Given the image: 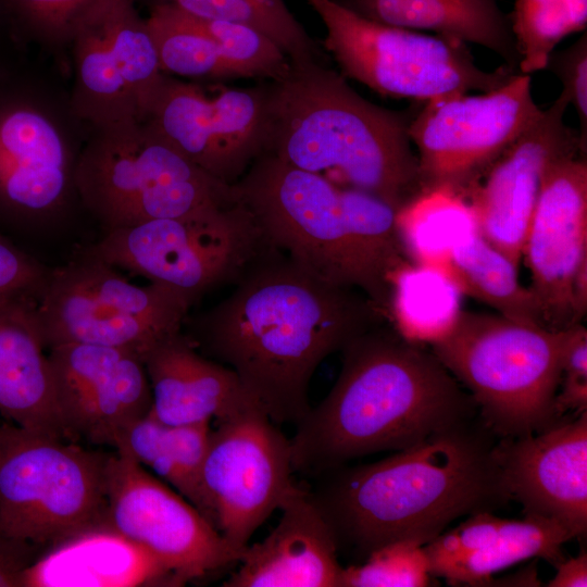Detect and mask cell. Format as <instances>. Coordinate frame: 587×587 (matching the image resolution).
Segmentation results:
<instances>
[{
    "label": "cell",
    "instance_id": "30bf717a",
    "mask_svg": "<svg viewBox=\"0 0 587 587\" xmlns=\"http://www.w3.org/2000/svg\"><path fill=\"white\" fill-rule=\"evenodd\" d=\"M271 248L253 214L239 201L191 216L104 232L86 250L176 291L192 307L210 291L233 285Z\"/></svg>",
    "mask_w": 587,
    "mask_h": 587
},
{
    "label": "cell",
    "instance_id": "52a82bcc",
    "mask_svg": "<svg viewBox=\"0 0 587 587\" xmlns=\"http://www.w3.org/2000/svg\"><path fill=\"white\" fill-rule=\"evenodd\" d=\"M562 341V330L462 310L429 346L471 395L487 427L498 438H519L560 422L553 402Z\"/></svg>",
    "mask_w": 587,
    "mask_h": 587
},
{
    "label": "cell",
    "instance_id": "f546056e",
    "mask_svg": "<svg viewBox=\"0 0 587 587\" xmlns=\"http://www.w3.org/2000/svg\"><path fill=\"white\" fill-rule=\"evenodd\" d=\"M396 221L414 264L446 265L451 251L479 232L469 200L442 187L423 189L397 211Z\"/></svg>",
    "mask_w": 587,
    "mask_h": 587
},
{
    "label": "cell",
    "instance_id": "603a6c76",
    "mask_svg": "<svg viewBox=\"0 0 587 587\" xmlns=\"http://www.w3.org/2000/svg\"><path fill=\"white\" fill-rule=\"evenodd\" d=\"M142 361L152 394L149 413L164 424H217L261 410L235 372L201 354L183 330L152 346Z\"/></svg>",
    "mask_w": 587,
    "mask_h": 587
},
{
    "label": "cell",
    "instance_id": "5b68a950",
    "mask_svg": "<svg viewBox=\"0 0 587 587\" xmlns=\"http://www.w3.org/2000/svg\"><path fill=\"white\" fill-rule=\"evenodd\" d=\"M233 185L272 247L322 280L362 292L388 316L392 277L410 262L397 209L270 153Z\"/></svg>",
    "mask_w": 587,
    "mask_h": 587
},
{
    "label": "cell",
    "instance_id": "ffe728a7",
    "mask_svg": "<svg viewBox=\"0 0 587 587\" xmlns=\"http://www.w3.org/2000/svg\"><path fill=\"white\" fill-rule=\"evenodd\" d=\"M502 483L524 514L554 520L574 536L587 530V411L542 432L499 438Z\"/></svg>",
    "mask_w": 587,
    "mask_h": 587
},
{
    "label": "cell",
    "instance_id": "ac0fdd59",
    "mask_svg": "<svg viewBox=\"0 0 587 587\" xmlns=\"http://www.w3.org/2000/svg\"><path fill=\"white\" fill-rule=\"evenodd\" d=\"M569 105L561 92L464 193L482 236L517 267L549 171L564 158L586 154L578 130L564 122Z\"/></svg>",
    "mask_w": 587,
    "mask_h": 587
},
{
    "label": "cell",
    "instance_id": "60d3db41",
    "mask_svg": "<svg viewBox=\"0 0 587 587\" xmlns=\"http://www.w3.org/2000/svg\"><path fill=\"white\" fill-rule=\"evenodd\" d=\"M562 84V93L573 105L579 121V139L583 150L587 148V34L571 46L554 50L546 64Z\"/></svg>",
    "mask_w": 587,
    "mask_h": 587
},
{
    "label": "cell",
    "instance_id": "ab89813d",
    "mask_svg": "<svg viewBox=\"0 0 587 587\" xmlns=\"http://www.w3.org/2000/svg\"><path fill=\"white\" fill-rule=\"evenodd\" d=\"M51 270L0 236V301L29 299L38 302Z\"/></svg>",
    "mask_w": 587,
    "mask_h": 587
},
{
    "label": "cell",
    "instance_id": "8d00e7d4",
    "mask_svg": "<svg viewBox=\"0 0 587 587\" xmlns=\"http://www.w3.org/2000/svg\"><path fill=\"white\" fill-rule=\"evenodd\" d=\"M432 578L424 545L400 539L373 550L361 563L344 567L340 587H425Z\"/></svg>",
    "mask_w": 587,
    "mask_h": 587
},
{
    "label": "cell",
    "instance_id": "9c48e42d",
    "mask_svg": "<svg viewBox=\"0 0 587 587\" xmlns=\"http://www.w3.org/2000/svg\"><path fill=\"white\" fill-rule=\"evenodd\" d=\"M107 453L0 425V528L42 547L105 523Z\"/></svg>",
    "mask_w": 587,
    "mask_h": 587
},
{
    "label": "cell",
    "instance_id": "8992f818",
    "mask_svg": "<svg viewBox=\"0 0 587 587\" xmlns=\"http://www.w3.org/2000/svg\"><path fill=\"white\" fill-rule=\"evenodd\" d=\"M96 128L77 157L75 185L103 233L239 202L234 185L191 162L146 123L130 118Z\"/></svg>",
    "mask_w": 587,
    "mask_h": 587
},
{
    "label": "cell",
    "instance_id": "8fae6325",
    "mask_svg": "<svg viewBox=\"0 0 587 587\" xmlns=\"http://www.w3.org/2000/svg\"><path fill=\"white\" fill-rule=\"evenodd\" d=\"M191 304L176 291L128 282L86 249L51 270L36 305L46 349L87 344L143 354L183 330Z\"/></svg>",
    "mask_w": 587,
    "mask_h": 587
},
{
    "label": "cell",
    "instance_id": "4dcf8cb0",
    "mask_svg": "<svg viewBox=\"0 0 587 587\" xmlns=\"http://www.w3.org/2000/svg\"><path fill=\"white\" fill-rule=\"evenodd\" d=\"M446 266L464 295L504 317L545 327L535 296L519 282V267L479 232L451 251Z\"/></svg>",
    "mask_w": 587,
    "mask_h": 587
},
{
    "label": "cell",
    "instance_id": "3957f363",
    "mask_svg": "<svg viewBox=\"0 0 587 587\" xmlns=\"http://www.w3.org/2000/svg\"><path fill=\"white\" fill-rule=\"evenodd\" d=\"M341 353L334 386L289 438L295 473L314 479L353 459L407 449L479 415L471 395L437 357L394 327L375 325Z\"/></svg>",
    "mask_w": 587,
    "mask_h": 587
},
{
    "label": "cell",
    "instance_id": "4fadbf2b",
    "mask_svg": "<svg viewBox=\"0 0 587 587\" xmlns=\"http://www.w3.org/2000/svg\"><path fill=\"white\" fill-rule=\"evenodd\" d=\"M201 469L214 527L242 552L298 485L289 438L261 410L217 423Z\"/></svg>",
    "mask_w": 587,
    "mask_h": 587
},
{
    "label": "cell",
    "instance_id": "d6986e66",
    "mask_svg": "<svg viewBox=\"0 0 587 587\" xmlns=\"http://www.w3.org/2000/svg\"><path fill=\"white\" fill-rule=\"evenodd\" d=\"M54 397L66 439L112 444L151 410L146 367L135 351L87 344L48 349Z\"/></svg>",
    "mask_w": 587,
    "mask_h": 587
},
{
    "label": "cell",
    "instance_id": "d4e9b609",
    "mask_svg": "<svg viewBox=\"0 0 587 587\" xmlns=\"http://www.w3.org/2000/svg\"><path fill=\"white\" fill-rule=\"evenodd\" d=\"M37 301H0V413L15 425L64 438Z\"/></svg>",
    "mask_w": 587,
    "mask_h": 587
},
{
    "label": "cell",
    "instance_id": "7c38bea8",
    "mask_svg": "<svg viewBox=\"0 0 587 587\" xmlns=\"http://www.w3.org/2000/svg\"><path fill=\"white\" fill-rule=\"evenodd\" d=\"M541 112L532 96L530 75L520 72L483 95L423 103L408 130L417 149L423 189L442 187L464 196Z\"/></svg>",
    "mask_w": 587,
    "mask_h": 587
},
{
    "label": "cell",
    "instance_id": "6da1fadb",
    "mask_svg": "<svg viewBox=\"0 0 587 587\" xmlns=\"http://www.w3.org/2000/svg\"><path fill=\"white\" fill-rule=\"evenodd\" d=\"M386 317L362 292L314 276L274 247L225 298L185 321L195 348L233 370L276 424L310 410L321 363Z\"/></svg>",
    "mask_w": 587,
    "mask_h": 587
},
{
    "label": "cell",
    "instance_id": "d590c367",
    "mask_svg": "<svg viewBox=\"0 0 587 587\" xmlns=\"http://www.w3.org/2000/svg\"><path fill=\"white\" fill-rule=\"evenodd\" d=\"M191 17L212 38L223 58L241 78L273 80L288 72L289 58L260 30L237 22Z\"/></svg>",
    "mask_w": 587,
    "mask_h": 587
},
{
    "label": "cell",
    "instance_id": "2e32d148",
    "mask_svg": "<svg viewBox=\"0 0 587 587\" xmlns=\"http://www.w3.org/2000/svg\"><path fill=\"white\" fill-rule=\"evenodd\" d=\"M146 123L191 162L229 185L265 152L263 80L251 87H220L214 96L166 75Z\"/></svg>",
    "mask_w": 587,
    "mask_h": 587
},
{
    "label": "cell",
    "instance_id": "f1b7e54d",
    "mask_svg": "<svg viewBox=\"0 0 587 587\" xmlns=\"http://www.w3.org/2000/svg\"><path fill=\"white\" fill-rule=\"evenodd\" d=\"M100 3L101 0L79 22L72 37L77 73L76 109L95 126L138 120L116 67Z\"/></svg>",
    "mask_w": 587,
    "mask_h": 587
},
{
    "label": "cell",
    "instance_id": "83f0119b",
    "mask_svg": "<svg viewBox=\"0 0 587 587\" xmlns=\"http://www.w3.org/2000/svg\"><path fill=\"white\" fill-rule=\"evenodd\" d=\"M388 316L408 341L430 345L454 324L464 296L446 265L407 263L392 277Z\"/></svg>",
    "mask_w": 587,
    "mask_h": 587
},
{
    "label": "cell",
    "instance_id": "b9f144b4",
    "mask_svg": "<svg viewBox=\"0 0 587 587\" xmlns=\"http://www.w3.org/2000/svg\"><path fill=\"white\" fill-rule=\"evenodd\" d=\"M45 550L0 528V587H22L26 570Z\"/></svg>",
    "mask_w": 587,
    "mask_h": 587
},
{
    "label": "cell",
    "instance_id": "4316f807",
    "mask_svg": "<svg viewBox=\"0 0 587 587\" xmlns=\"http://www.w3.org/2000/svg\"><path fill=\"white\" fill-rule=\"evenodd\" d=\"M211 430L210 422L174 426L148 413L124 428L112 447L172 486L213 525L201 484Z\"/></svg>",
    "mask_w": 587,
    "mask_h": 587
},
{
    "label": "cell",
    "instance_id": "7402d4cb",
    "mask_svg": "<svg viewBox=\"0 0 587 587\" xmlns=\"http://www.w3.org/2000/svg\"><path fill=\"white\" fill-rule=\"evenodd\" d=\"M278 524L248 545L224 587H340L344 566L333 533L310 497L297 485L279 508Z\"/></svg>",
    "mask_w": 587,
    "mask_h": 587
},
{
    "label": "cell",
    "instance_id": "484cf974",
    "mask_svg": "<svg viewBox=\"0 0 587 587\" xmlns=\"http://www.w3.org/2000/svg\"><path fill=\"white\" fill-rule=\"evenodd\" d=\"M374 22L479 45L517 70L521 61L510 17L497 0H335Z\"/></svg>",
    "mask_w": 587,
    "mask_h": 587
},
{
    "label": "cell",
    "instance_id": "5bb4252c",
    "mask_svg": "<svg viewBox=\"0 0 587 587\" xmlns=\"http://www.w3.org/2000/svg\"><path fill=\"white\" fill-rule=\"evenodd\" d=\"M77 157L26 84L0 63V215L47 239L61 233L79 200Z\"/></svg>",
    "mask_w": 587,
    "mask_h": 587
},
{
    "label": "cell",
    "instance_id": "f35d334b",
    "mask_svg": "<svg viewBox=\"0 0 587 587\" xmlns=\"http://www.w3.org/2000/svg\"><path fill=\"white\" fill-rule=\"evenodd\" d=\"M561 378L553 402L558 421L570 411H587V329L582 323L563 329Z\"/></svg>",
    "mask_w": 587,
    "mask_h": 587
},
{
    "label": "cell",
    "instance_id": "ba28073f",
    "mask_svg": "<svg viewBox=\"0 0 587 587\" xmlns=\"http://www.w3.org/2000/svg\"><path fill=\"white\" fill-rule=\"evenodd\" d=\"M325 26L321 42L346 78L375 92L427 101L471 90L488 92L516 72L508 65L485 71L465 42L364 18L335 0H303Z\"/></svg>",
    "mask_w": 587,
    "mask_h": 587
},
{
    "label": "cell",
    "instance_id": "1f68e13d",
    "mask_svg": "<svg viewBox=\"0 0 587 587\" xmlns=\"http://www.w3.org/2000/svg\"><path fill=\"white\" fill-rule=\"evenodd\" d=\"M111 50L137 117L143 122L157 98L165 74L147 18L133 0H101Z\"/></svg>",
    "mask_w": 587,
    "mask_h": 587
},
{
    "label": "cell",
    "instance_id": "7a4b0ae2",
    "mask_svg": "<svg viewBox=\"0 0 587 587\" xmlns=\"http://www.w3.org/2000/svg\"><path fill=\"white\" fill-rule=\"evenodd\" d=\"M498 439L477 415L377 462L330 470L308 491L339 555L362 562L390 541L426 545L454 520L511 501Z\"/></svg>",
    "mask_w": 587,
    "mask_h": 587
},
{
    "label": "cell",
    "instance_id": "7bdbcfd3",
    "mask_svg": "<svg viewBox=\"0 0 587 587\" xmlns=\"http://www.w3.org/2000/svg\"><path fill=\"white\" fill-rule=\"evenodd\" d=\"M548 587H586L587 554L585 550L576 557L564 559L558 566L555 575L548 582Z\"/></svg>",
    "mask_w": 587,
    "mask_h": 587
},
{
    "label": "cell",
    "instance_id": "836d02e7",
    "mask_svg": "<svg viewBox=\"0 0 587 587\" xmlns=\"http://www.w3.org/2000/svg\"><path fill=\"white\" fill-rule=\"evenodd\" d=\"M147 23L165 74L215 80L241 78L191 16L155 5L149 8Z\"/></svg>",
    "mask_w": 587,
    "mask_h": 587
},
{
    "label": "cell",
    "instance_id": "277c9868",
    "mask_svg": "<svg viewBox=\"0 0 587 587\" xmlns=\"http://www.w3.org/2000/svg\"><path fill=\"white\" fill-rule=\"evenodd\" d=\"M265 152L399 210L423 190L409 126L423 103L379 107L360 96L327 60L290 61L263 80Z\"/></svg>",
    "mask_w": 587,
    "mask_h": 587
},
{
    "label": "cell",
    "instance_id": "e0dca14e",
    "mask_svg": "<svg viewBox=\"0 0 587 587\" xmlns=\"http://www.w3.org/2000/svg\"><path fill=\"white\" fill-rule=\"evenodd\" d=\"M542 322L563 330L587 313V161L577 154L549 171L524 248Z\"/></svg>",
    "mask_w": 587,
    "mask_h": 587
},
{
    "label": "cell",
    "instance_id": "e575fe53",
    "mask_svg": "<svg viewBox=\"0 0 587 587\" xmlns=\"http://www.w3.org/2000/svg\"><path fill=\"white\" fill-rule=\"evenodd\" d=\"M509 17L521 58L517 70L530 75L546 68L563 38L586 32L587 0H515Z\"/></svg>",
    "mask_w": 587,
    "mask_h": 587
},
{
    "label": "cell",
    "instance_id": "d6a6232c",
    "mask_svg": "<svg viewBox=\"0 0 587 587\" xmlns=\"http://www.w3.org/2000/svg\"><path fill=\"white\" fill-rule=\"evenodd\" d=\"M203 20L249 25L271 38L289 61L327 60L322 48L287 7L285 0H148Z\"/></svg>",
    "mask_w": 587,
    "mask_h": 587
},
{
    "label": "cell",
    "instance_id": "9a60e30c",
    "mask_svg": "<svg viewBox=\"0 0 587 587\" xmlns=\"http://www.w3.org/2000/svg\"><path fill=\"white\" fill-rule=\"evenodd\" d=\"M105 496V523L155 557L180 586L238 564L242 552L188 500L117 452L108 455Z\"/></svg>",
    "mask_w": 587,
    "mask_h": 587
},
{
    "label": "cell",
    "instance_id": "cb8c5ba5",
    "mask_svg": "<svg viewBox=\"0 0 587 587\" xmlns=\"http://www.w3.org/2000/svg\"><path fill=\"white\" fill-rule=\"evenodd\" d=\"M180 586L155 557L107 523L47 548L26 570L22 587Z\"/></svg>",
    "mask_w": 587,
    "mask_h": 587
},
{
    "label": "cell",
    "instance_id": "74e56055",
    "mask_svg": "<svg viewBox=\"0 0 587 587\" xmlns=\"http://www.w3.org/2000/svg\"><path fill=\"white\" fill-rule=\"evenodd\" d=\"M100 0H0L9 20L39 36L72 39L79 22Z\"/></svg>",
    "mask_w": 587,
    "mask_h": 587
},
{
    "label": "cell",
    "instance_id": "44dd1931",
    "mask_svg": "<svg viewBox=\"0 0 587 587\" xmlns=\"http://www.w3.org/2000/svg\"><path fill=\"white\" fill-rule=\"evenodd\" d=\"M574 539L561 523L534 514L521 520L478 512L424 545L433 577L449 585L487 586L492 575L522 561L539 558L555 567L562 548Z\"/></svg>",
    "mask_w": 587,
    "mask_h": 587
}]
</instances>
